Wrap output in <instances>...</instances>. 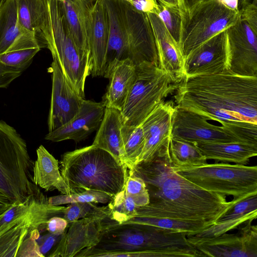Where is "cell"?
Here are the masks:
<instances>
[{
	"label": "cell",
	"instance_id": "cell-1",
	"mask_svg": "<svg viewBox=\"0 0 257 257\" xmlns=\"http://www.w3.org/2000/svg\"><path fill=\"white\" fill-rule=\"evenodd\" d=\"M128 172L144 180L150 196V203L138 207L133 217L204 222L212 225L236 203L179 175L164 156L139 163Z\"/></svg>",
	"mask_w": 257,
	"mask_h": 257
},
{
	"label": "cell",
	"instance_id": "cell-2",
	"mask_svg": "<svg viewBox=\"0 0 257 257\" xmlns=\"http://www.w3.org/2000/svg\"><path fill=\"white\" fill-rule=\"evenodd\" d=\"M176 106L222 126L257 124V77L222 72L184 78L174 95Z\"/></svg>",
	"mask_w": 257,
	"mask_h": 257
},
{
	"label": "cell",
	"instance_id": "cell-3",
	"mask_svg": "<svg viewBox=\"0 0 257 257\" xmlns=\"http://www.w3.org/2000/svg\"><path fill=\"white\" fill-rule=\"evenodd\" d=\"M123 252H137L139 257H197L199 252L187 235L140 223H118L111 220L99 242L84 249L76 257H112Z\"/></svg>",
	"mask_w": 257,
	"mask_h": 257
},
{
	"label": "cell",
	"instance_id": "cell-4",
	"mask_svg": "<svg viewBox=\"0 0 257 257\" xmlns=\"http://www.w3.org/2000/svg\"><path fill=\"white\" fill-rule=\"evenodd\" d=\"M65 206L50 204L39 191L15 202L0 218V257L43 256L37 241L47 221Z\"/></svg>",
	"mask_w": 257,
	"mask_h": 257
},
{
	"label": "cell",
	"instance_id": "cell-5",
	"mask_svg": "<svg viewBox=\"0 0 257 257\" xmlns=\"http://www.w3.org/2000/svg\"><path fill=\"white\" fill-rule=\"evenodd\" d=\"M60 163L61 175L71 194L94 190L113 197L125 187L126 166L92 144L65 153Z\"/></svg>",
	"mask_w": 257,
	"mask_h": 257
},
{
	"label": "cell",
	"instance_id": "cell-6",
	"mask_svg": "<svg viewBox=\"0 0 257 257\" xmlns=\"http://www.w3.org/2000/svg\"><path fill=\"white\" fill-rule=\"evenodd\" d=\"M46 20L42 31L41 47L48 49L62 72L75 90L84 98L86 78L91 69L81 57L73 41L63 11L62 3L44 0Z\"/></svg>",
	"mask_w": 257,
	"mask_h": 257
},
{
	"label": "cell",
	"instance_id": "cell-7",
	"mask_svg": "<svg viewBox=\"0 0 257 257\" xmlns=\"http://www.w3.org/2000/svg\"><path fill=\"white\" fill-rule=\"evenodd\" d=\"M177 174L210 192L233 197L237 202L257 194V167L228 163L171 167Z\"/></svg>",
	"mask_w": 257,
	"mask_h": 257
},
{
	"label": "cell",
	"instance_id": "cell-8",
	"mask_svg": "<svg viewBox=\"0 0 257 257\" xmlns=\"http://www.w3.org/2000/svg\"><path fill=\"white\" fill-rule=\"evenodd\" d=\"M33 165L25 141L0 120V188L14 202L24 201L39 191L33 182Z\"/></svg>",
	"mask_w": 257,
	"mask_h": 257
},
{
	"label": "cell",
	"instance_id": "cell-9",
	"mask_svg": "<svg viewBox=\"0 0 257 257\" xmlns=\"http://www.w3.org/2000/svg\"><path fill=\"white\" fill-rule=\"evenodd\" d=\"M178 84L150 62L136 65L135 79L120 111L123 124L140 125L156 106L176 90Z\"/></svg>",
	"mask_w": 257,
	"mask_h": 257
},
{
	"label": "cell",
	"instance_id": "cell-10",
	"mask_svg": "<svg viewBox=\"0 0 257 257\" xmlns=\"http://www.w3.org/2000/svg\"><path fill=\"white\" fill-rule=\"evenodd\" d=\"M195 111L176 106L172 115L171 138L196 143L243 142L257 144V124L242 121L218 126Z\"/></svg>",
	"mask_w": 257,
	"mask_h": 257
},
{
	"label": "cell",
	"instance_id": "cell-11",
	"mask_svg": "<svg viewBox=\"0 0 257 257\" xmlns=\"http://www.w3.org/2000/svg\"><path fill=\"white\" fill-rule=\"evenodd\" d=\"M181 14L179 47L184 59L203 43L235 24L240 18L237 10L219 0L199 3Z\"/></svg>",
	"mask_w": 257,
	"mask_h": 257
},
{
	"label": "cell",
	"instance_id": "cell-12",
	"mask_svg": "<svg viewBox=\"0 0 257 257\" xmlns=\"http://www.w3.org/2000/svg\"><path fill=\"white\" fill-rule=\"evenodd\" d=\"M110 221L107 205L96 213L69 223L66 231L48 256H75L82 250L95 246Z\"/></svg>",
	"mask_w": 257,
	"mask_h": 257
},
{
	"label": "cell",
	"instance_id": "cell-13",
	"mask_svg": "<svg viewBox=\"0 0 257 257\" xmlns=\"http://www.w3.org/2000/svg\"><path fill=\"white\" fill-rule=\"evenodd\" d=\"M226 34L228 70L241 76L257 77V34L240 18Z\"/></svg>",
	"mask_w": 257,
	"mask_h": 257
},
{
	"label": "cell",
	"instance_id": "cell-14",
	"mask_svg": "<svg viewBox=\"0 0 257 257\" xmlns=\"http://www.w3.org/2000/svg\"><path fill=\"white\" fill-rule=\"evenodd\" d=\"M123 4L129 59L135 65L147 61L158 67L154 35L147 14L124 0Z\"/></svg>",
	"mask_w": 257,
	"mask_h": 257
},
{
	"label": "cell",
	"instance_id": "cell-15",
	"mask_svg": "<svg viewBox=\"0 0 257 257\" xmlns=\"http://www.w3.org/2000/svg\"><path fill=\"white\" fill-rule=\"evenodd\" d=\"M246 221L236 233L227 232L193 245L200 256L257 257V226Z\"/></svg>",
	"mask_w": 257,
	"mask_h": 257
},
{
	"label": "cell",
	"instance_id": "cell-16",
	"mask_svg": "<svg viewBox=\"0 0 257 257\" xmlns=\"http://www.w3.org/2000/svg\"><path fill=\"white\" fill-rule=\"evenodd\" d=\"M49 70L52 80L48 120L49 132H51L70 120L77 113L84 98L70 84L55 60Z\"/></svg>",
	"mask_w": 257,
	"mask_h": 257
},
{
	"label": "cell",
	"instance_id": "cell-17",
	"mask_svg": "<svg viewBox=\"0 0 257 257\" xmlns=\"http://www.w3.org/2000/svg\"><path fill=\"white\" fill-rule=\"evenodd\" d=\"M228 70L226 30L203 43L184 59L185 78Z\"/></svg>",
	"mask_w": 257,
	"mask_h": 257
},
{
	"label": "cell",
	"instance_id": "cell-18",
	"mask_svg": "<svg viewBox=\"0 0 257 257\" xmlns=\"http://www.w3.org/2000/svg\"><path fill=\"white\" fill-rule=\"evenodd\" d=\"M174 110L171 103L163 101L143 121L140 125L144 133L145 145L136 164L150 161L166 149L171 138Z\"/></svg>",
	"mask_w": 257,
	"mask_h": 257
},
{
	"label": "cell",
	"instance_id": "cell-19",
	"mask_svg": "<svg viewBox=\"0 0 257 257\" xmlns=\"http://www.w3.org/2000/svg\"><path fill=\"white\" fill-rule=\"evenodd\" d=\"M88 48L91 57L92 77L103 76L109 26L104 0H95L88 14L85 27Z\"/></svg>",
	"mask_w": 257,
	"mask_h": 257
},
{
	"label": "cell",
	"instance_id": "cell-20",
	"mask_svg": "<svg viewBox=\"0 0 257 257\" xmlns=\"http://www.w3.org/2000/svg\"><path fill=\"white\" fill-rule=\"evenodd\" d=\"M105 108L102 102L84 99L76 115L63 125L49 132L45 139L53 142L67 140L82 141L98 128Z\"/></svg>",
	"mask_w": 257,
	"mask_h": 257
},
{
	"label": "cell",
	"instance_id": "cell-21",
	"mask_svg": "<svg viewBox=\"0 0 257 257\" xmlns=\"http://www.w3.org/2000/svg\"><path fill=\"white\" fill-rule=\"evenodd\" d=\"M107 10L109 35L103 77L108 78L118 61L129 58L123 0H104Z\"/></svg>",
	"mask_w": 257,
	"mask_h": 257
},
{
	"label": "cell",
	"instance_id": "cell-22",
	"mask_svg": "<svg viewBox=\"0 0 257 257\" xmlns=\"http://www.w3.org/2000/svg\"><path fill=\"white\" fill-rule=\"evenodd\" d=\"M157 50L158 67L177 83L185 78L184 57L179 45L169 34L157 15L148 13Z\"/></svg>",
	"mask_w": 257,
	"mask_h": 257
},
{
	"label": "cell",
	"instance_id": "cell-23",
	"mask_svg": "<svg viewBox=\"0 0 257 257\" xmlns=\"http://www.w3.org/2000/svg\"><path fill=\"white\" fill-rule=\"evenodd\" d=\"M38 47L41 48L36 37L22 31L18 25L16 1L3 0L0 4V55Z\"/></svg>",
	"mask_w": 257,
	"mask_h": 257
},
{
	"label": "cell",
	"instance_id": "cell-24",
	"mask_svg": "<svg viewBox=\"0 0 257 257\" xmlns=\"http://www.w3.org/2000/svg\"><path fill=\"white\" fill-rule=\"evenodd\" d=\"M257 216V194L248 196L234 203L213 225L198 233L187 236L190 243L194 245L208 238L227 232Z\"/></svg>",
	"mask_w": 257,
	"mask_h": 257
},
{
	"label": "cell",
	"instance_id": "cell-25",
	"mask_svg": "<svg viewBox=\"0 0 257 257\" xmlns=\"http://www.w3.org/2000/svg\"><path fill=\"white\" fill-rule=\"evenodd\" d=\"M95 0H66L61 2L73 41L79 53L91 69V57L88 48L85 27L86 20Z\"/></svg>",
	"mask_w": 257,
	"mask_h": 257
},
{
	"label": "cell",
	"instance_id": "cell-26",
	"mask_svg": "<svg viewBox=\"0 0 257 257\" xmlns=\"http://www.w3.org/2000/svg\"><path fill=\"white\" fill-rule=\"evenodd\" d=\"M122 125L120 111L114 108L105 107L102 120L97 129L92 145L107 151L118 161L125 165L121 131Z\"/></svg>",
	"mask_w": 257,
	"mask_h": 257
},
{
	"label": "cell",
	"instance_id": "cell-27",
	"mask_svg": "<svg viewBox=\"0 0 257 257\" xmlns=\"http://www.w3.org/2000/svg\"><path fill=\"white\" fill-rule=\"evenodd\" d=\"M136 65L129 58L118 61L109 76L107 91L102 102L106 107L121 111L133 83Z\"/></svg>",
	"mask_w": 257,
	"mask_h": 257
},
{
	"label": "cell",
	"instance_id": "cell-28",
	"mask_svg": "<svg viewBox=\"0 0 257 257\" xmlns=\"http://www.w3.org/2000/svg\"><path fill=\"white\" fill-rule=\"evenodd\" d=\"M37 160L33 168V182L46 191L57 190L62 194H70L69 188L64 180L58 161L42 145L36 151Z\"/></svg>",
	"mask_w": 257,
	"mask_h": 257
},
{
	"label": "cell",
	"instance_id": "cell-29",
	"mask_svg": "<svg viewBox=\"0 0 257 257\" xmlns=\"http://www.w3.org/2000/svg\"><path fill=\"white\" fill-rule=\"evenodd\" d=\"M208 160L246 165L257 155V144L243 142L194 143Z\"/></svg>",
	"mask_w": 257,
	"mask_h": 257
},
{
	"label": "cell",
	"instance_id": "cell-30",
	"mask_svg": "<svg viewBox=\"0 0 257 257\" xmlns=\"http://www.w3.org/2000/svg\"><path fill=\"white\" fill-rule=\"evenodd\" d=\"M17 21L20 29L34 35L40 40L46 20V10L44 0H15Z\"/></svg>",
	"mask_w": 257,
	"mask_h": 257
},
{
	"label": "cell",
	"instance_id": "cell-31",
	"mask_svg": "<svg viewBox=\"0 0 257 257\" xmlns=\"http://www.w3.org/2000/svg\"><path fill=\"white\" fill-rule=\"evenodd\" d=\"M158 155L164 156L171 167L198 166L207 160L195 144L172 138L164 152Z\"/></svg>",
	"mask_w": 257,
	"mask_h": 257
},
{
	"label": "cell",
	"instance_id": "cell-32",
	"mask_svg": "<svg viewBox=\"0 0 257 257\" xmlns=\"http://www.w3.org/2000/svg\"><path fill=\"white\" fill-rule=\"evenodd\" d=\"M140 223L185 233L187 236L193 235L211 226L204 222L178 220L169 218L133 217L122 223Z\"/></svg>",
	"mask_w": 257,
	"mask_h": 257
},
{
	"label": "cell",
	"instance_id": "cell-33",
	"mask_svg": "<svg viewBox=\"0 0 257 257\" xmlns=\"http://www.w3.org/2000/svg\"><path fill=\"white\" fill-rule=\"evenodd\" d=\"M124 153V163L129 170L136 164L145 145V137L141 125H123L121 129Z\"/></svg>",
	"mask_w": 257,
	"mask_h": 257
},
{
	"label": "cell",
	"instance_id": "cell-34",
	"mask_svg": "<svg viewBox=\"0 0 257 257\" xmlns=\"http://www.w3.org/2000/svg\"><path fill=\"white\" fill-rule=\"evenodd\" d=\"M109 218L118 223H122L132 218L138 207L125 193V188L111 198L108 203Z\"/></svg>",
	"mask_w": 257,
	"mask_h": 257
},
{
	"label": "cell",
	"instance_id": "cell-35",
	"mask_svg": "<svg viewBox=\"0 0 257 257\" xmlns=\"http://www.w3.org/2000/svg\"><path fill=\"white\" fill-rule=\"evenodd\" d=\"M111 195L97 190H87L83 192L70 194H62L48 199V203L54 206L68 204L75 202H92L108 203L111 199Z\"/></svg>",
	"mask_w": 257,
	"mask_h": 257
},
{
	"label": "cell",
	"instance_id": "cell-36",
	"mask_svg": "<svg viewBox=\"0 0 257 257\" xmlns=\"http://www.w3.org/2000/svg\"><path fill=\"white\" fill-rule=\"evenodd\" d=\"M40 47L23 49L0 55V63L8 68L23 72L31 64Z\"/></svg>",
	"mask_w": 257,
	"mask_h": 257
},
{
	"label": "cell",
	"instance_id": "cell-37",
	"mask_svg": "<svg viewBox=\"0 0 257 257\" xmlns=\"http://www.w3.org/2000/svg\"><path fill=\"white\" fill-rule=\"evenodd\" d=\"M158 4L159 10L156 15L162 20L169 34L179 46L182 16L179 7L166 6L159 3Z\"/></svg>",
	"mask_w": 257,
	"mask_h": 257
},
{
	"label": "cell",
	"instance_id": "cell-38",
	"mask_svg": "<svg viewBox=\"0 0 257 257\" xmlns=\"http://www.w3.org/2000/svg\"><path fill=\"white\" fill-rule=\"evenodd\" d=\"M125 191L138 207L145 206L150 203V196L144 180L129 173Z\"/></svg>",
	"mask_w": 257,
	"mask_h": 257
},
{
	"label": "cell",
	"instance_id": "cell-39",
	"mask_svg": "<svg viewBox=\"0 0 257 257\" xmlns=\"http://www.w3.org/2000/svg\"><path fill=\"white\" fill-rule=\"evenodd\" d=\"M103 207L98 206L92 202L72 203L65 206L62 217L70 223L96 213Z\"/></svg>",
	"mask_w": 257,
	"mask_h": 257
},
{
	"label": "cell",
	"instance_id": "cell-40",
	"mask_svg": "<svg viewBox=\"0 0 257 257\" xmlns=\"http://www.w3.org/2000/svg\"><path fill=\"white\" fill-rule=\"evenodd\" d=\"M68 225L69 223L62 216H54L47 221L46 230L51 234L60 235L65 232Z\"/></svg>",
	"mask_w": 257,
	"mask_h": 257
},
{
	"label": "cell",
	"instance_id": "cell-41",
	"mask_svg": "<svg viewBox=\"0 0 257 257\" xmlns=\"http://www.w3.org/2000/svg\"><path fill=\"white\" fill-rule=\"evenodd\" d=\"M136 10L145 13L157 14L159 4L156 0H131L129 2Z\"/></svg>",
	"mask_w": 257,
	"mask_h": 257
},
{
	"label": "cell",
	"instance_id": "cell-42",
	"mask_svg": "<svg viewBox=\"0 0 257 257\" xmlns=\"http://www.w3.org/2000/svg\"><path fill=\"white\" fill-rule=\"evenodd\" d=\"M22 72L8 68L0 63V88H7Z\"/></svg>",
	"mask_w": 257,
	"mask_h": 257
},
{
	"label": "cell",
	"instance_id": "cell-43",
	"mask_svg": "<svg viewBox=\"0 0 257 257\" xmlns=\"http://www.w3.org/2000/svg\"><path fill=\"white\" fill-rule=\"evenodd\" d=\"M62 235H57L49 233L43 237L41 244H39L40 250L43 256L51 249L53 246L56 245Z\"/></svg>",
	"mask_w": 257,
	"mask_h": 257
},
{
	"label": "cell",
	"instance_id": "cell-44",
	"mask_svg": "<svg viewBox=\"0 0 257 257\" xmlns=\"http://www.w3.org/2000/svg\"><path fill=\"white\" fill-rule=\"evenodd\" d=\"M14 203L10 197L0 188V212L8 210Z\"/></svg>",
	"mask_w": 257,
	"mask_h": 257
},
{
	"label": "cell",
	"instance_id": "cell-45",
	"mask_svg": "<svg viewBox=\"0 0 257 257\" xmlns=\"http://www.w3.org/2000/svg\"><path fill=\"white\" fill-rule=\"evenodd\" d=\"M194 0H178V7L181 13L188 11L193 5Z\"/></svg>",
	"mask_w": 257,
	"mask_h": 257
},
{
	"label": "cell",
	"instance_id": "cell-46",
	"mask_svg": "<svg viewBox=\"0 0 257 257\" xmlns=\"http://www.w3.org/2000/svg\"><path fill=\"white\" fill-rule=\"evenodd\" d=\"M158 3L168 7H178V0H156Z\"/></svg>",
	"mask_w": 257,
	"mask_h": 257
},
{
	"label": "cell",
	"instance_id": "cell-47",
	"mask_svg": "<svg viewBox=\"0 0 257 257\" xmlns=\"http://www.w3.org/2000/svg\"><path fill=\"white\" fill-rule=\"evenodd\" d=\"M209 1V0H194V2L193 6H194V5H195L196 4H198L199 3L204 2V1Z\"/></svg>",
	"mask_w": 257,
	"mask_h": 257
},
{
	"label": "cell",
	"instance_id": "cell-48",
	"mask_svg": "<svg viewBox=\"0 0 257 257\" xmlns=\"http://www.w3.org/2000/svg\"><path fill=\"white\" fill-rule=\"evenodd\" d=\"M56 1H58V2H64L66 0H56Z\"/></svg>",
	"mask_w": 257,
	"mask_h": 257
},
{
	"label": "cell",
	"instance_id": "cell-49",
	"mask_svg": "<svg viewBox=\"0 0 257 257\" xmlns=\"http://www.w3.org/2000/svg\"><path fill=\"white\" fill-rule=\"evenodd\" d=\"M124 1H126V2H130V1H131V0H124Z\"/></svg>",
	"mask_w": 257,
	"mask_h": 257
},
{
	"label": "cell",
	"instance_id": "cell-50",
	"mask_svg": "<svg viewBox=\"0 0 257 257\" xmlns=\"http://www.w3.org/2000/svg\"><path fill=\"white\" fill-rule=\"evenodd\" d=\"M2 1H3V0H0V4L1 3V2H2Z\"/></svg>",
	"mask_w": 257,
	"mask_h": 257
}]
</instances>
